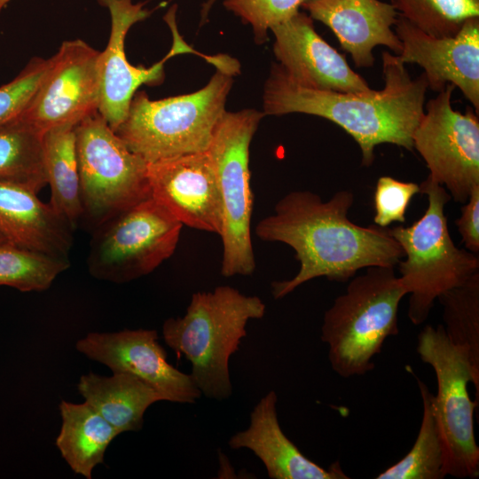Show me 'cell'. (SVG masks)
Here are the masks:
<instances>
[{
	"instance_id": "obj_8",
	"label": "cell",
	"mask_w": 479,
	"mask_h": 479,
	"mask_svg": "<svg viewBox=\"0 0 479 479\" xmlns=\"http://www.w3.org/2000/svg\"><path fill=\"white\" fill-rule=\"evenodd\" d=\"M256 109L225 111L207 150L212 161L223 207L221 273L249 276L255 270L251 241L253 193L249 147L264 116Z\"/></svg>"
},
{
	"instance_id": "obj_4",
	"label": "cell",
	"mask_w": 479,
	"mask_h": 479,
	"mask_svg": "<svg viewBox=\"0 0 479 479\" xmlns=\"http://www.w3.org/2000/svg\"><path fill=\"white\" fill-rule=\"evenodd\" d=\"M216 67L208 84L192 93L151 100L136 92L114 132L147 162L207 151L240 72L239 62L227 55Z\"/></svg>"
},
{
	"instance_id": "obj_12",
	"label": "cell",
	"mask_w": 479,
	"mask_h": 479,
	"mask_svg": "<svg viewBox=\"0 0 479 479\" xmlns=\"http://www.w3.org/2000/svg\"><path fill=\"white\" fill-rule=\"evenodd\" d=\"M100 53L82 39L64 41L19 120L43 135L75 126L98 110Z\"/></svg>"
},
{
	"instance_id": "obj_6",
	"label": "cell",
	"mask_w": 479,
	"mask_h": 479,
	"mask_svg": "<svg viewBox=\"0 0 479 479\" xmlns=\"http://www.w3.org/2000/svg\"><path fill=\"white\" fill-rule=\"evenodd\" d=\"M420 192L428 197L423 216L409 226L389 228L404 254L398 277L410 294L407 313L416 326L427 320L439 296L479 271L477 255L458 247L451 237L444 214L452 199L447 190L428 177Z\"/></svg>"
},
{
	"instance_id": "obj_27",
	"label": "cell",
	"mask_w": 479,
	"mask_h": 479,
	"mask_svg": "<svg viewBox=\"0 0 479 479\" xmlns=\"http://www.w3.org/2000/svg\"><path fill=\"white\" fill-rule=\"evenodd\" d=\"M60 257L0 241V286L20 292L43 291L69 267Z\"/></svg>"
},
{
	"instance_id": "obj_25",
	"label": "cell",
	"mask_w": 479,
	"mask_h": 479,
	"mask_svg": "<svg viewBox=\"0 0 479 479\" xmlns=\"http://www.w3.org/2000/svg\"><path fill=\"white\" fill-rule=\"evenodd\" d=\"M43 136L20 120L0 130V181L37 193L47 185Z\"/></svg>"
},
{
	"instance_id": "obj_32",
	"label": "cell",
	"mask_w": 479,
	"mask_h": 479,
	"mask_svg": "<svg viewBox=\"0 0 479 479\" xmlns=\"http://www.w3.org/2000/svg\"><path fill=\"white\" fill-rule=\"evenodd\" d=\"M465 248L479 253V187L474 189L461 208V214L455 221Z\"/></svg>"
},
{
	"instance_id": "obj_19",
	"label": "cell",
	"mask_w": 479,
	"mask_h": 479,
	"mask_svg": "<svg viewBox=\"0 0 479 479\" xmlns=\"http://www.w3.org/2000/svg\"><path fill=\"white\" fill-rule=\"evenodd\" d=\"M278 396L269 391L255 405L247 428L231 436L230 448L248 449L264 465L271 479H348L339 461L325 468L308 459L282 430Z\"/></svg>"
},
{
	"instance_id": "obj_34",
	"label": "cell",
	"mask_w": 479,
	"mask_h": 479,
	"mask_svg": "<svg viewBox=\"0 0 479 479\" xmlns=\"http://www.w3.org/2000/svg\"><path fill=\"white\" fill-rule=\"evenodd\" d=\"M11 0H0V12L6 6Z\"/></svg>"
},
{
	"instance_id": "obj_13",
	"label": "cell",
	"mask_w": 479,
	"mask_h": 479,
	"mask_svg": "<svg viewBox=\"0 0 479 479\" xmlns=\"http://www.w3.org/2000/svg\"><path fill=\"white\" fill-rule=\"evenodd\" d=\"M108 8L111 15V31L105 51L100 53V98L98 113L114 131L125 120L131 99L142 84L158 85L162 82L164 63L180 53H196L179 35L177 23V5H173L164 17L173 35V46L161 61L150 67L132 66L126 58L125 38L130 28L148 18L151 11L144 3L132 0H98Z\"/></svg>"
},
{
	"instance_id": "obj_33",
	"label": "cell",
	"mask_w": 479,
	"mask_h": 479,
	"mask_svg": "<svg viewBox=\"0 0 479 479\" xmlns=\"http://www.w3.org/2000/svg\"><path fill=\"white\" fill-rule=\"evenodd\" d=\"M212 0H208L207 3L203 5L202 7V10H201V23H203V21H205V20L207 19L208 17V13L210 10V4H211Z\"/></svg>"
},
{
	"instance_id": "obj_21",
	"label": "cell",
	"mask_w": 479,
	"mask_h": 479,
	"mask_svg": "<svg viewBox=\"0 0 479 479\" xmlns=\"http://www.w3.org/2000/svg\"><path fill=\"white\" fill-rule=\"evenodd\" d=\"M77 389L84 402L121 434L140 430L148 407L163 401L151 386L125 373L109 377L89 373L80 377Z\"/></svg>"
},
{
	"instance_id": "obj_16",
	"label": "cell",
	"mask_w": 479,
	"mask_h": 479,
	"mask_svg": "<svg viewBox=\"0 0 479 479\" xmlns=\"http://www.w3.org/2000/svg\"><path fill=\"white\" fill-rule=\"evenodd\" d=\"M394 31L402 44L401 61L420 66L430 90L440 92L453 84L479 113V17L468 19L454 36L434 37L400 15Z\"/></svg>"
},
{
	"instance_id": "obj_9",
	"label": "cell",
	"mask_w": 479,
	"mask_h": 479,
	"mask_svg": "<svg viewBox=\"0 0 479 479\" xmlns=\"http://www.w3.org/2000/svg\"><path fill=\"white\" fill-rule=\"evenodd\" d=\"M416 349L436 378L433 405L445 445L447 475L475 479L479 447L474 414L479 400V376L466 352L450 342L443 325L423 327Z\"/></svg>"
},
{
	"instance_id": "obj_10",
	"label": "cell",
	"mask_w": 479,
	"mask_h": 479,
	"mask_svg": "<svg viewBox=\"0 0 479 479\" xmlns=\"http://www.w3.org/2000/svg\"><path fill=\"white\" fill-rule=\"evenodd\" d=\"M180 224L152 197L93 231L87 259L96 279L125 283L153 271L175 252Z\"/></svg>"
},
{
	"instance_id": "obj_31",
	"label": "cell",
	"mask_w": 479,
	"mask_h": 479,
	"mask_svg": "<svg viewBox=\"0 0 479 479\" xmlns=\"http://www.w3.org/2000/svg\"><path fill=\"white\" fill-rule=\"evenodd\" d=\"M420 192V185L404 182L389 176L381 177L373 195L374 224L387 228L393 223H404L408 206Z\"/></svg>"
},
{
	"instance_id": "obj_15",
	"label": "cell",
	"mask_w": 479,
	"mask_h": 479,
	"mask_svg": "<svg viewBox=\"0 0 479 479\" xmlns=\"http://www.w3.org/2000/svg\"><path fill=\"white\" fill-rule=\"evenodd\" d=\"M151 197L182 225L220 235L223 207L207 151L147 162Z\"/></svg>"
},
{
	"instance_id": "obj_17",
	"label": "cell",
	"mask_w": 479,
	"mask_h": 479,
	"mask_svg": "<svg viewBox=\"0 0 479 479\" xmlns=\"http://www.w3.org/2000/svg\"><path fill=\"white\" fill-rule=\"evenodd\" d=\"M273 52L287 76L299 85L338 92H366L368 82L351 69L345 56L315 30L313 20L298 12L271 28Z\"/></svg>"
},
{
	"instance_id": "obj_7",
	"label": "cell",
	"mask_w": 479,
	"mask_h": 479,
	"mask_svg": "<svg viewBox=\"0 0 479 479\" xmlns=\"http://www.w3.org/2000/svg\"><path fill=\"white\" fill-rule=\"evenodd\" d=\"M83 221L93 231L151 197L147 161L131 152L98 111L75 127Z\"/></svg>"
},
{
	"instance_id": "obj_26",
	"label": "cell",
	"mask_w": 479,
	"mask_h": 479,
	"mask_svg": "<svg viewBox=\"0 0 479 479\" xmlns=\"http://www.w3.org/2000/svg\"><path fill=\"white\" fill-rule=\"evenodd\" d=\"M437 300L443 306V326L448 339L466 352L479 376V271Z\"/></svg>"
},
{
	"instance_id": "obj_18",
	"label": "cell",
	"mask_w": 479,
	"mask_h": 479,
	"mask_svg": "<svg viewBox=\"0 0 479 479\" xmlns=\"http://www.w3.org/2000/svg\"><path fill=\"white\" fill-rule=\"evenodd\" d=\"M302 8L332 30L357 67H372L373 50L379 45L397 55L402 51L392 29L398 13L391 4L381 0H305Z\"/></svg>"
},
{
	"instance_id": "obj_2",
	"label": "cell",
	"mask_w": 479,
	"mask_h": 479,
	"mask_svg": "<svg viewBox=\"0 0 479 479\" xmlns=\"http://www.w3.org/2000/svg\"><path fill=\"white\" fill-rule=\"evenodd\" d=\"M381 58L384 87L357 93L299 85L274 63L264 84L263 113H302L333 122L357 143L365 167L373 164L374 149L381 144L412 151L413 132L425 111L428 82L423 73L412 78L398 55L385 51Z\"/></svg>"
},
{
	"instance_id": "obj_1",
	"label": "cell",
	"mask_w": 479,
	"mask_h": 479,
	"mask_svg": "<svg viewBox=\"0 0 479 479\" xmlns=\"http://www.w3.org/2000/svg\"><path fill=\"white\" fill-rule=\"evenodd\" d=\"M353 202L348 190L336 192L327 201L310 191H293L277 202L272 215L258 222L260 240L289 246L300 263L292 279L271 283L275 299L316 278L346 282L361 269L397 265L404 255L399 243L389 228L351 222L348 213Z\"/></svg>"
},
{
	"instance_id": "obj_14",
	"label": "cell",
	"mask_w": 479,
	"mask_h": 479,
	"mask_svg": "<svg viewBox=\"0 0 479 479\" xmlns=\"http://www.w3.org/2000/svg\"><path fill=\"white\" fill-rule=\"evenodd\" d=\"M75 347L89 358L108 366L113 373L138 378L154 389L163 401L194 404L201 397L191 375L168 361L155 330L89 333Z\"/></svg>"
},
{
	"instance_id": "obj_30",
	"label": "cell",
	"mask_w": 479,
	"mask_h": 479,
	"mask_svg": "<svg viewBox=\"0 0 479 479\" xmlns=\"http://www.w3.org/2000/svg\"><path fill=\"white\" fill-rule=\"evenodd\" d=\"M50 59L35 57L9 82L0 86V130L19 120L35 93Z\"/></svg>"
},
{
	"instance_id": "obj_3",
	"label": "cell",
	"mask_w": 479,
	"mask_h": 479,
	"mask_svg": "<svg viewBox=\"0 0 479 479\" xmlns=\"http://www.w3.org/2000/svg\"><path fill=\"white\" fill-rule=\"evenodd\" d=\"M265 303L229 286L194 293L183 317L162 326L166 344L192 365L190 373L201 395L224 400L232 394L230 357L247 335L249 320L261 319Z\"/></svg>"
},
{
	"instance_id": "obj_23",
	"label": "cell",
	"mask_w": 479,
	"mask_h": 479,
	"mask_svg": "<svg viewBox=\"0 0 479 479\" xmlns=\"http://www.w3.org/2000/svg\"><path fill=\"white\" fill-rule=\"evenodd\" d=\"M75 127H56L43 136L45 174L51 188L49 203L74 229L82 215Z\"/></svg>"
},
{
	"instance_id": "obj_36",
	"label": "cell",
	"mask_w": 479,
	"mask_h": 479,
	"mask_svg": "<svg viewBox=\"0 0 479 479\" xmlns=\"http://www.w3.org/2000/svg\"><path fill=\"white\" fill-rule=\"evenodd\" d=\"M3 240H4L0 236V241H3Z\"/></svg>"
},
{
	"instance_id": "obj_20",
	"label": "cell",
	"mask_w": 479,
	"mask_h": 479,
	"mask_svg": "<svg viewBox=\"0 0 479 479\" xmlns=\"http://www.w3.org/2000/svg\"><path fill=\"white\" fill-rule=\"evenodd\" d=\"M75 229L33 190L0 181V236L13 245L67 257Z\"/></svg>"
},
{
	"instance_id": "obj_29",
	"label": "cell",
	"mask_w": 479,
	"mask_h": 479,
	"mask_svg": "<svg viewBox=\"0 0 479 479\" xmlns=\"http://www.w3.org/2000/svg\"><path fill=\"white\" fill-rule=\"evenodd\" d=\"M305 0H224V6L252 27L255 41L263 43L271 28L294 16Z\"/></svg>"
},
{
	"instance_id": "obj_5",
	"label": "cell",
	"mask_w": 479,
	"mask_h": 479,
	"mask_svg": "<svg viewBox=\"0 0 479 479\" xmlns=\"http://www.w3.org/2000/svg\"><path fill=\"white\" fill-rule=\"evenodd\" d=\"M407 295L394 267L371 266L354 276L325 311L321 340L339 376H361L374 368L385 341L397 335L398 308Z\"/></svg>"
},
{
	"instance_id": "obj_28",
	"label": "cell",
	"mask_w": 479,
	"mask_h": 479,
	"mask_svg": "<svg viewBox=\"0 0 479 479\" xmlns=\"http://www.w3.org/2000/svg\"><path fill=\"white\" fill-rule=\"evenodd\" d=\"M402 16L434 37L454 36L470 18L479 17V0H391Z\"/></svg>"
},
{
	"instance_id": "obj_35",
	"label": "cell",
	"mask_w": 479,
	"mask_h": 479,
	"mask_svg": "<svg viewBox=\"0 0 479 479\" xmlns=\"http://www.w3.org/2000/svg\"><path fill=\"white\" fill-rule=\"evenodd\" d=\"M216 0H212L211 4H210V7L212 6V4L216 2Z\"/></svg>"
},
{
	"instance_id": "obj_11",
	"label": "cell",
	"mask_w": 479,
	"mask_h": 479,
	"mask_svg": "<svg viewBox=\"0 0 479 479\" xmlns=\"http://www.w3.org/2000/svg\"><path fill=\"white\" fill-rule=\"evenodd\" d=\"M454 90L449 83L425 104L412 141L429 170L428 177L456 202L464 204L479 187V118L471 106L464 114L452 108Z\"/></svg>"
},
{
	"instance_id": "obj_24",
	"label": "cell",
	"mask_w": 479,
	"mask_h": 479,
	"mask_svg": "<svg viewBox=\"0 0 479 479\" xmlns=\"http://www.w3.org/2000/svg\"><path fill=\"white\" fill-rule=\"evenodd\" d=\"M422 400V419L414 444L406 455L379 474L377 479H443L447 475L446 452L435 413L433 394L416 378Z\"/></svg>"
},
{
	"instance_id": "obj_22",
	"label": "cell",
	"mask_w": 479,
	"mask_h": 479,
	"mask_svg": "<svg viewBox=\"0 0 479 479\" xmlns=\"http://www.w3.org/2000/svg\"><path fill=\"white\" fill-rule=\"evenodd\" d=\"M59 412L62 422L56 446L75 474L90 479L95 467L104 462L108 445L121 433L85 402L62 400Z\"/></svg>"
}]
</instances>
